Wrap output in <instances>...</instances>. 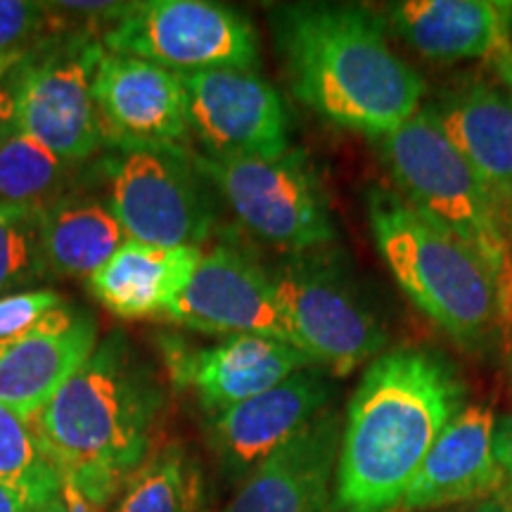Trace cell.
Segmentation results:
<instances>
[{
	"instance_id": "6da1fadb",
	"label": "cell",
	"mask_w": 512,
	"mask_h": 512,
	"mask_svg": "<svg viewBox=\"0 0 512 512\" xmlns=\"http://www.w3.org/2000/svg\"><path fill=\"white\" fill-rule=\"evenodd\" d=\"M465 394L458 368L439 351L396 347L373 358L344 415L328 512H399Z\"/></svg>"
},
{
	"instance_id": "7a4b0ae2",
	"label": "cell",
	"mask_w": 512,
	"mask_h": 512,
	"mask_svg": "<svg viewBox=\"0 0 512 512\" xmlns=\"http://www.w3.org/2000/svg\"><path fill=\"white\" fill-rule=\"evenodd\" d=\"M273 31L294 98L330 124L375 140L420 112L425 81L361 5H283Z\"/></svg>"
},
{
	"instance_id": "3957f363",
	"label": "cell",
	"mask_w": 512,
	"mask_h": 512,
	"mask_svg": "<svg viewBox=\"0 0 512 512\" xmlns=\"http://www.w3.org/2000/svg\"><path fill=\"white\" fill-rule=\"evenodd\" d=\"M164 403L155 370L114 332L29 422L62 477L107 508L155 448Z\"/></svg>"
},
{
	"instance_id": "277c9868",
	"label": "cell",
	"mask_w": 512,
	"mask_h": 512,
	"mask_svg": "<svg viewBox=\"0 0 512 512\" xmlns=\"http://www.w3.org/2000/svg\"><path fill=\"white\" fill-rule=\"evenodd\" d=\"M366 204L375 245L396 285L453 342L482 349L510 325L494 271L465 242L394 190H368Z\"/></svg>"
},
{
	"instance_id": "5b68a950",
	"label": "cell",
	"mask_w": 512,
	"mask_h": 512,
	"mask_svg": "<svg viewBox=\"0 0 512 512\" xmlns=\"http://www.w3.org/2000/svg\"><path fill=\"white\" fill-rule=\"evenodd\" d=\"M399 195L427 219L456 235L496 275L512 316V238L482 181L444 136L427 107L406 124L375 138Z\"/></svg>"
},
{
	"instance_id": "8992f818",
	"label": "cell",
	"mask_w": 512,
	"mask_h": 512,
	"mask_svg": "<svg viewBox=\"0 0 512 512\" xmlns=\"http://www.w3.org/2000/svg\"><path fill=\"white\" fill-rule=\"evenodd\" d=\"M95 178L126 240L202 247L216 223L209 183L185 145L110 147Z\"/></svg>"
},
{
	"instance_id": "52a82bcc",
	"label": "cell",
	"mask_w": 512,
	"mask_h": 512,
	"mask_svg": "<svg viewBox=\"0 0 512 512\" xmlns=\"http://www.w3.org/2000/svg\"><path fill=\"white\" fill-rule=\"evenodd\" d=\"M200 174L256 238L290 254L335 240L328 200L304 152L283 157H207L190 150Z\"/></svg>"
},
{
	"instance_id": "ba28073f",
	"label": "cell",
	"mask_w": 512,
	"mask_h": 512,
	"mask_svg": "<svg viewBox=\"0 0 512 512\" xmlns=\"http://www.w3.org/2000/svg\"><path fill=\"white\" fill-rule=\"evenodd\" d=\"M107 53L138 57L176 74L254 69L259 41L247 17L209 0L124 3L100 31Z\"/></svg>"
},
{
	"instance_id": "9c48e42d",
	"label": "cell",
	"mask_w": 512,
	"mask_h": 512,
	"mask_svg": "<svg viewBox=\"0 0 512 512\" xmlns=\"http://www.w3.org/2000/svg\"><path fill=\"white\" fill-rule=\"evenodd\" d=\"M271 280L294 344L325 373H354L387 347L389 337L375 313L320 256H292Z\"/></svg>"
},
{
	"instance_id": "30bf717a",
	"label": "cell",
	"mask_w": 512,
	"mask_h": 512,
	"mask_svg": "<svg viewBox=\"0 0 512 512\" xmlns=\"http://www.w3.org/2000/svg\"><path fill=\"white\" fill-rule=\"evenodd\" d=\"M105 55L100 36L67 29L31 50L19 98V126L57 157L83 164L105 147L93 100V81Z\"/></svg>"
},
{
	"instance_id": "8fae6325",
	"label": "cell",
	"mask_w": 512,
	"mask_h": 512,
	"mask_svg": "<svg viewBox=\"0 0 512 512\" xmlns=\"http://www.w3.org/2000/svg\"><path fill=\"white\" fill-rule=\"evenodd\" d=\"M188 128L207 157L275 159L290 152L287 112L254 69L226 67L181 74Z\"/></svg>"
},
{
	"instance_id": "7c38bea8",
	"label": "cell",
	"mask_w": 512,
	"mask_h": 512,
	"mask_svg": "<svg viewBox=\"0 0 512 512\" xmlns=\"http://www.w3.org/2000/svg\"><path fill=\"white\" fill-rule=\"evenodd\" d=\"M164 320L204 335H261L297 347L271 273L233 242H219L202 254Z\"/></svg>"
},
{
	"instance_id": "4fadbf2b",
	"label": "cell",
	"mask_w": 512,
	"mask_h": 512,
	"mask_svg": "<svg viewBox=\"0 0 512 512\" xmlns=\"http://www.w3.org/2000/svg\"><path fill=\"white\" fill-rule=\"evenodd\" d=\"M93 100L105 147L183 145L190 133L181 74L138 57L105 50Z\"/></svg>"
},
{
	"instance_id": "5bb4252c",
	"label": "cell",
	"mask_w": 512,
	"mask_h": 512,
	"mask_svg": "<svg viewBox=\"0 0 512 512\" xmlns=\"http://www.w3.org/2000/svg\"><path fill=\"white\" fill-rule=\"evenodd\" d=\"M332 387L318 366L297 370L264 394L211 418L209 446L233 477H249L264 460L328 411Z\"/></svg>"
},
{
	"instance_id": "9a60e30c",
	"label": "cell",
	"mask_w": 512,
	"mask_h": 512,
	"mask_svg": "<svg viewBox=\"0 0 512 512\" xmlns=\"http://www.w3.org/2000/svg\"><path fill=\"white\" fill-rule=\"evenodd\" d=\"M169 377L176 387H190L209 418L264 394L297 370L316 366L302 349L273 337H228L209 349L190 351L164 344Z\"/></svg>"
},
{
	"instance_id": "2e32d148",
	"label": "cell",
	"mask_w": 512,
	"mask_h": 512,
	"mask_svg": "<svg viewBox=\"0 0 512 512\" xmlns=\"http://www.w3.org/2000/svg\"><path fill=\"white\" fill-rule=\"evenodd\" d=\"M344 420L323 411L242 482L226 512H328Z\"/></svg>"
},
{
	"instance_id": "e0dca14e",
	"label": "cell",
	"mask_w": 512,
	"mask_h": 512,
	"mask_svg": "<svg viewBox=\"0 0 512 512\" xmlns=\"http://www.w3.org/2000/svg\"><path fill=\"white\" fill-rule=\"evenodd\" d=\"M98 347V320L64 302L31 335L0 347V403L31 420Z\"/></svg>"
},
{
	"instance_id": "ac0fdd59",
	"label": "cell",
	"mask_w": 512,
	"mask_h": 512,
	"mask_svg": "<svg viewBox=\"0 0 512 512\" xmlns=\"http://www.w3.org/2000/svg\"><path fill=\"white\" fill-rule=\"evenodd\" d=\"M496 415L489 403H470L446 425L408 486L399 512L475 503L503 489L505 472L494 451Z\"/></svg>"
},
{
	"instance_id": "d6986e66",
	"label": "cell",
	"mask_w": 512,
	"mask_h": 512,
	"mask_svg": "<svg viewBox=\"0 0 512 512\" xmlns=\"http://www.w3.org/2000/svg\"><path fill=\"white\" fill-rule=\"evenodd\" d=\"M512 233V93L482 79L456 83L430 107Z\"/></svg>"
},
{
	"instance_id": "ffe728a7",
	"label": "cell",
	"mask_w": 512,
	"mask_h": 512,
	"mask_svg": "<svg viewBox=\"0 0 512 512\" xmlns=\"http://www.w3.org/2000/svg\"><path fill=\"white\" fill-rule=\"evenodd\" d=\"M389 27L439 62L491 60L512 46L510 0H406L387 10Z\"/></svg>"
},
{
	"instance_id": "44dd1931",
	"label": "cell",
	"mask_w": 512,
	"mask_h": 512,
	"mask_svg": "<svg viewBox=\"0 0 512 512\" xmlns=\"http://www.w3.org/2000/svg\"><path fill=\"white\" fill-rule=\"evenodd\" d=\"M202 254V247H159L126 240L88 278V290L121 320H164Z\"/></svg>"
},
{
	"instance_id": "7402d4cb",
	"label": "cell",
	"mask_w": 512,
	"mask_h": 512,
	"mask_svg": "<svg viewBox=\"0 0 512 512\" xmlns=\"http://www.w3.org/2000/svg\"><path fill=\"white\" fill-rule=\"evenodd\" d=\"M43 249L53 275L91 278L126 242L102 195L72 188L43 207Z\"/></svg>"
},
{
	"instance_id": "603a6c76",
	"label": "cell",
	"mask_w": 512,
	"mask_h": 512,
	"mask_svg": "<svg viewBox=\"0 0 512 512\" xmlns=\"http://www.w3.org/2000/svg\"><path fill=\"white\" fill-rule=\"evenodd\" d=\"M202 472L178 441L155 446L114 498V512H202Z\"/></svg>"
},
{
	"instance_id": "cb8c5ba5",
	"label": "cell",
	"mask_w": 512,
	"mask_h": 512,
	"mask_svg": "<svg viewBox=\"0 0 512 512\" xmlns=\"http://www.w3.org/2000/svg\"><path fill=\"white\" fill-rule=\"evenodd\" d=\"M74 188V164L27 133L0 145V207L43 209Z\"/></svg>"
},
{
	"instance_id": "d4e9b609",
	"label": "cell",
	"mask_w": 512,
	"mask_h": 512,
	"mask_svg": "<svg viewBox=\"0 0 512 512\" xmlns=\"http://www.w3.org/2000/svg\"><path fill=\"white\" fill-rule=\"evenodd\" d=\"M0 482L15 486L36 505L48 503L62 489L64 477L50 460L29 420L0 403Z\"/></svg>"
},
{
	"instance_id": "484cf974",
	"label": "cell",
	"mask_w": 512,
	"mask_h": 512,
	"mask_svg": "<svg viewBox=\"0 0 512 512\" xmlns=\"http://www.w3.org/2000/svg\"><path fill=\"white\" fill-rule=\"evenodd\" d=\"M43 209L0 207V297L24 292L48 278Z\"/></svg>"
},
{
	"instance_id": "4316f807",
	"label": "cell",
	"mask_w": 512,
	"mask_h": 512,
	"mask_svg": "<svg viewBox=\"0 0 512 512\" xmlns=\"http://www.w3.org/2000/svg\"><path fill=\"white\" fill-rule=\"evenodd\" d=\"M53 3L0 0V60L34 50L43 38L67 31Z\"/></svg>"
},
{
	"instance_id": "83f0119b",
	"label": "cell",
	"mask_w": 512,
	"mask_h": 512,
	"mask_svg": "<svg viewBox=\"0 0 512 512\" xmlns=\"http://www.w3.org/2000/svg\"><path fill=\"white\" fill-rule=\"evenodd\" d=\"M64 299L53 290H24L0 297V347L31 335Z\"/></svg>"
},
{
	"instance_id": "f1b7e54d",
	"label": "cell",
	"mask_w": 512,
	"mask_h": 512,
	"mask_svg": "<svg viewBox=\"0 0 512 512\" xmlns=\"http://www.w3.org/2000/svg\"><path fill=\"white\" fill-rule=\"evenodd\" d=\"M29 53L12 55L0 60V145L17 133L19 126V98H22V83L27 76Z\"/></svg>"
},
{
	"instance_id": "f546056e",
	"label": "cell",
	"mask_w": 512,
	"mask_h": 512,
	"mask_svg": "<svg viewBox=\"0 0 512 512\" xmlns=\"http://www.w3.org/2000/svg\"><path fill=\"white\" fill-rule=\"evenodd\" d=\"M107 508H100L93 501H88L86 496L81 494L76 486L64 479L62 489L50 498L48 503H43L41 508H36L34 512H105Z\"/></svg>"
},
{
	"instance_id": "4dcf8cb0",
	"label": "cell",
	"mask_w": 512,
	"mask_h": 512,
	"mask_svg": "<svg viewBox=\"0 0 512 512\" xmlns=\"http://www.w3.org/2000/svg\"><path fill=\"white\" fill-rule=\"evenodd\" d=\"M494 451L496 460L505 472V477L512 479V420H503L501 425H496L494 434Z\"/></svg>"
},
{
	"instance_id": "1f68e13d",
	"label": "cell",
	"mask_w": 512,
	"mask_h": 512,
	"mask_svg": "<svg viewBox=\"0 0 512 512\" xmlns=\"http://www.w3.org/2000/svg\"><path fill=\"white\" fill-rule=\"evenodd\" d=\"M36 508H41V505H36L27 494L0 482V512H34Z\"/></svg>"
},
{
	"instance_id": "d6a6232c",
	"label": "cell",
	"mask_w": 512,
	"mask_h": 512,
	"mask_svg": "<svg viewBox=\"0 0 512 512\" xmlns=\"http://www.w3.org/2000/svg\"><path fill=\"white\" fill-rule=\"evenodd\" d=\"M458 512H512V486H503L498 494L465 505Z\"/></svg>"
},
{
	"instance_id": "836d02e7",
	"label": "cell",
	"mask_w": 512,
	"mask_h": 512,
	"mask_svg": "<svg viewBox=\"0 0 512 512\" xmlns=\"http://www.w3.org/2000/svg\"><path fill=\"white\" fill-rule=\"evenodd\" d=\"M494 67L498 69V74H501V79L505 86H508V91L512 93V46L496 57Z\"/></svg>"
},
{
	"instance_id": "e575fe53",
	"label": "cell",
	"mask_w": 512,
	"mask_h": 512,
	"mask_svg": "<svg viewBox=\"0 0 512 512\" xmlns=\"http://www.w3.org/2000/svg\"><path fill=\"white\" fill-rule=\"evenodd\" d=\"M202 512H209V510H202Z\"/></svg>"
}]
</instances>
